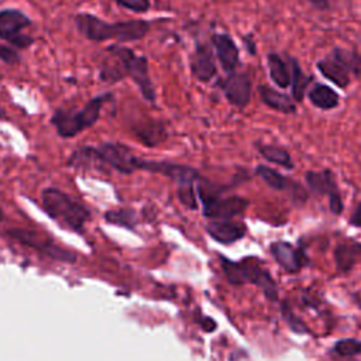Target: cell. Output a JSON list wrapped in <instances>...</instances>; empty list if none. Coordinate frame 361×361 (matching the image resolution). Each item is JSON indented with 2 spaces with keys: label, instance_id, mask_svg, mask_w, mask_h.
<instances>
[{
  "label": "cell",
  "instance_id": "cell-1",
  "mask_svg": "<svg viewBox=\"0 0 361 361\" xmlns=\"http://www.w3.org/2000/svg\"><path fill=\"white\" fill-rule=\"evenodd\" d=\"M75 25L80 35L93 42L114 39L118 42H131L144 38L151 24L145 20H127L117 23H107L92 13H78L75 16Z\"/></svg>",
  "mask_w": 361,
  "mask_h": 361
},
{
  "label": "cell",
  "instance_id": "cell-2",
  "mask_svg": "<svg viewBox=\"0 0 361 361\" xmlns=\"http://www.w3.org/2000/svg\"><path fill=\"white\" fill-rule=\"evenodd\" d=\"M113 99V93H103L90 99L79 110L56 109L51 117V123L61 137L72 138L86 128L94 126V123L100 118L103 106Z\"/></svg>",
  "mask_w": 361,
  "mask_h": 361
},
{
  "label": "cell",
  "instance_id": "cell-3",
  "mask_svg": "<svg viewBox=\"0 0 361 361\" xmlns=\"http://www.w3.org/2000/svg\"><path fill=\"white\" fill-rule=\"evenodd\" d=\"M41 203L52 220L75 233H82L90 219V212L82 203L56 188H45L41 193Z\"/></svg>",
  "mask_w": 361,
  "mask_h": 361
},
{
  "label": "cell",
  "instance_id": "cell-4",
  "mask_svg": "<svg viewBox=\"0 0 361 361\" xmlns=\"http://www.w3.org/2000/svg\"><path fill=\"white\" fill-rule=\"evenodd\" d=\"M223 271L233 285H245L254 283L262 288L264 293L275 300L278 296L276 285L272 281L271 275L267 269H264L257 258H244L241 261H230L227 258H221Z\"/></svg>",
  "mask_w": 361,
  "mask_h": 361
},
{
  "label": "cell",
  "instance_id": "cell-5",
  "mask_svg": "<svg viewBox=\"0 0 361 361\" xmlns=\"http://www.w3.org/2000/svg\"><path fill=\"white\" fill-rule=\"evenodd\" d=\"M316 68L326 79L341 89L351 83V75L361 76L360 56L343 48H334L330 55L317 62Z\"/></svg>",
  "mask_w": 361,
  "mask_h": 361
},
{
  "label": "cell",
  "instance_id": "cell-6",
  "mask_svg": "<svg viewBox=\"0 0 361 361\" xmlns=\"http://www.w3.org/2000/svg\"><path fill=\"white\" fill-rule=\"evenodd\" d=\"M114 51L118 54L123 62V69L126 78H131L133 82L138 86L142 97L151 103L155 102L157 93L154 83L148 71V59L144 55H137L131 48L123 45H113Z\"/></svg>",
  "mask_w": 361,
  "mask_h": 361
},
{
  "label": "cell",
  "instance_id": "cell-7",
  "mask_svg": "<svg viewBox=\"0 0 361 361\" xmlns=\"http://www.w3.org/2000/svg\"><path fill=\"white\" fill-rule=\"evenodd\" d=\"M31 18L18 8L0 10V39L14 48L27 49L32 45L34 38L24 34V30L31 27Z\"/></svg>",
  "mask_w": 361,
  "mask_h": 361
},
{
  "label": "cell",
  "instance_id": "cell-8",
  "mask_svg": "<svg viewBox=\"0 0 361 361\" xmlns=\"http://www.w3.org/2000/svg\"><path fill=\"white\" fill-rule=\"evenodd\" d=\"M102 165H109L120 173H133L141 169L142 159L135 157L133 151L118 142H103L94 147Z\"/></svg>",
  "mask_w": 361,
  "mask_h": 361
},
{
  "label": "cell",
  "instance_id": "cell-9",
  "mask_svg": "<svg viewBox=\"0 0 361 361\" xmlns=\"http://www.w3.org/2000/svg\"><path fill=\"white\" fill-rule=\"evenodd\" d=\"M7 235H10L11 238L20 241L24 245H28L31 248H34L35 251L45 254L54 259L62 261V262H75L76 261V255L65 248H62L61 245L55 244L52 238L47 237V235H41L37 231H31V230H24V228H13L7 231Z\"/></svg>",
  "mask_w": 361,
  "mask_h": 361
},
{
  "label": "cell",
  "instance_id": "cell-10",
  "mask_svg": "<svg viewBox=\"0 0 361 361\" xmlns=\"http://www.w3.org/2000/svg\"><path fill=\"white\" fill-rule=\"evenodd\" d=\"M199 193V192H197ZM203 202V214L210 220H227L241 214L248 206V200L240 196L216 197L199 193Z\"/></svg>",
  "mask_w": 361,
  "mask_h": 361
},
{
  "label": "cell",
  "instance_id": "cell-11",
  "mask_svg": "<svg viewBox=\"0 0 361 361\" xmlns=\"http://www.w3.org/2000/svg\"><path fill=\"white\" fill-rule=\"evenodd\" d=\"M217 85L230 104L238 109H244L248 106L251 100L252 83L247 73L231 72L226 79L220 80Z\"/></svg>",
  "mask_w": 361,
  "mask_h": 361
},
{
  "label": "cell",
  "instance_id": "cell-12",
  "mask_svg": "<svg viewBox=\"0 0 361 361\" xmlns=\"http://www.w3.org/2000/svg\"><path fill=\"white\" fill-rule=\"evenodd\" d=\"M190 71L199 82H204V83L210 82L216 76L217 68H216L213 52L209 45L206 44L196 45L190 56Z\"/></svg>",
  "mask_w": 361,
  "mask_h": 361
},
{
  "label": "cell",
  "instance_id": "cell-13",
  "mask_svg": "<svg viewBox=\"0 0 361 361\" xmlns=\"http://www.w3.org/2000/svg\"><path fill=\"white\" fill-rule=\"evenodd\" d=\"M306 182L312 190L320 195H327L330 199V207L334 213H340L341 200L337 192L336 183L333 182V176L329 171L324 172H307Z\"/></svg>",
  "mask_w": 361,
  "mask_h": 361
},
{
  "label": "cell",
  "instance_id": "cell-14",
  "mask_svg": "<svg viewBox=\"0 0 361 361\" xmlns=\"http://www.w3.org/2000/svg\"><path fill=\"white\" fill-rule=\"evenodd\" d=\"M212 42L221 68L231 73L240 62V52L234 39L228 34H214L212 37Z\"/></svg>",
  "mask_w": 361,
  "mask_h": 361
},
{
  "label": "cell",
  "instance_id": "cell-15",
  "mask_svg": "<svg viewBox=\"0 0 361 361\" xmlns=\"http://www.w3.org/2000/svg\"><path fill=\"white\" fill-rule=\"evenodd\" d=\"M207 233L213 240L221 244H228L240 240L245 233V227L241 223L233 221L231 219L212 220L207 224Z\"/></svg>",
  "mask_w": 361,
  "mask_h": 361
},
{
  "label": "cell",
  "instance_id": "cell-16",
  "mask_svg": "<svg viewBox=\"0 0 361 361\" xmlns=\"http://www.w3.org/2000/svg\"><path fill=\"white\" fill-rule=\"evenodd\" d=\"M271 254L275 261L288 272H298L302 268V255L292 244L278 241L271 244Z\"/></svg>",
  "mask_w": 361,
  "mask_h": 361
},
{
  "label": "cell",
  "instance_id": "cell-17",
  "mask_svg": "<svg viewBox=\"0 0 361 361\" xmlns=\"http://www.w3.org/2000/svg\"><path fill=\"white\" fill-rule=\"evenodd\" d=\"M258 93L261 100L271 109L282 111L285 114H292L296 111V104L293 102V99L282 92H278L269 86H258Z\"/></svg>",
  "mask_w": 361,
  "mask_h": 361
},
{
  "label": "cell",
  "instance_id": "cell-18",
  "mask_svg": "<svg viewBox=\"0 0 361 361\" xmlns=\"http://www.w3.org/2000/svg\"><path fill=\"white\" fill-rule=\"evenodd\" d=\"M309 100L313 106L322 110H331L336 109L340 104V96L333 87L323 85V83H316L310 90H309Z\"/></svg>",
  "mask_w": 361,
  "mask_h": 361
},
{
  "label": "cell",
  "instance_id": "cell-19",
  "mask_svg": "<svg viewBox=\"0 0 361 361\" xmlns=\"http://www.w3.org/2000/svg\"><path fill=\"white\" fill-rule=\"evenodd\" d=\"M134 134L142 144H145L148 147H154L166 138L165 127L159 121H155V120H149V121L137 124L134 127Z\"/></svg>",
  "mask_w": 361,
  "mask_h": 361
},
{
  "label": "cell",
  "instance_id": "cell-20",
  "mask_svg": "<svg viewBox=\"0 0 361 361\" xmlns=\"http://www.w3.org/2000/svg\"><path fill=\"white\" fill-rule=\"evenodd\" d=\"M267 65L272 82L278 87L286 89L290 85V71L288 62L283 61L278 54L271 52L267 56Z\"/></svg>",
  "mask_w": 361,
  "mask_h": 361
},
{
  "label": "cell",
  "instance_id": "cell-21",
  "mask_svg": "<svg viewBox=\"0 0 361 361\" xmlns=\"http://www.w3.org/2000/svg\"><path fill=\"white\" fill-rule=\"evenodd\" d=\"M289 61V68L292 69L290 73V85H292V97L295 102H302L305 97V92L309 86V83L312 82V78H309L307 75L303 73V71L300 69V65L298 63V61L292 56L288 58Z\"/></svg>",
  "mask_w": 361,
  "mask_h": 361
},
{
  "label": "cell",
  "instance_id": "cell-22",
  "mask_svg": "<svg viewBox=\"0 0 361 361\" xmlns=\"http://www.w3.org/2000/svg\"><path fill=\"white\" fill-rule=\"evenodd\" d=\"M258 151L261 152V155L274 164L282 165L285 168H292V159L290 155L286 149L281 148V147H275V145H258Z\"/></svg>",
  "mask_w": 361,
  "mask_h": 361
},
{
  "label": "cell",
  "instance_id": "cell-23",
  "mask_svg": "<svg viewBox=\"0 0 361 361\" xmlns=\"http://www.w3.org/2000/svg\"><path fill=\"white\" fill-rule=\"evenodd\" d=\"M257 175L272 189L276 190H286L289 188V180L281 175L279 172H276L275 169L265 166V165H259L257 168Z\"/></svg>",
  "mask_w": 361,
  "mask_h": 361
},
{
  "label": "cell",
  "instance_id": "cell-24",
  "mask_svg": "<svg viewBox=\"0 0 361 361\" xmlns=\"http://www.w3.org/2000/svg\"><path fill=\"white\" fill-rule=\"evenodd\" d=\"M106 221L111 223V224H117V226H123V227H130L133 228L134 223H135V216L134 212L127 210V209H118V210H110L104 214Z\"/></svg>",
  "mask_w": 361,
  "mask_h": 361
},
{
  "label": "cell",
  "instance_id": "cell-25",
  "mask_svg": "<svg viewBox=\"0 0 361 361\" xmlns=\"http://www.w3.org/2000/svg\"><path fill=\"white\" fill-rule=\"evenodd\" d=\"M178 196L180 202L190 207L196 209V189H195V182H185L178 185Z\"/></svg>",
  "mask_w": 361,
  "mask_h": 361
},
{
  "label": "cell",
  "instance_id": "cell-26",
  "mask_svg": "<svg viewBox=\"0 0 361 361\" xmlns=\"http://www.w3.org/2000/svg\"><path fill=\"white\" fill-rule=\"evenodd\" d=\"M334 351L341 357H354L357 354H361V341L353 338L340 340L334 345Z\"/></svg>",
  "mask_w": 361,
  "mask_h": 361
},
{
  "label": "cell",
  "instance_id": "cell-27",
  "mask_svg": "<svg viewBox=\"0 0 361 361\" xmlns=\"http://www.w3.org/2000/svg\"><path fill=\"white\" fill-rule=\"evenodd\" d=\"M118 6L134 13H147L151 7V0H114Z\"/></svg>",
  "mask_w": 361,
  "mask_h": 361
},
{
  "label": "cell",
  "instance_id": "cell-28",
  "mask_svg": "<svg viewBox=\"0 0 361 361\" xmlns=\"http://www.w3.org/2000/svg\"><path fill=\"white\" fill-rule=\"evenodd\" d=\"M0 61L7 65H17L21 61L20 54L14 49V47L0 45Z\"/></svg>",
  "mask_w": 361,
  "mask_h": 361
},
{
  "label": "cell",
  "instance_id": "cell-29",
  "mask_svg": "<svg viewBox=\"0 0 361 361\" xmlns=\"http://www.w3.org/2000/svg\"><path fill=\"white\" fill-rule=\"evenodd\" d=\"M353 252L347 248V247H340L336 252V259H337V264L341 269H348L353 264Z\"/></svg>",
  "mask_w": 361,
  "mask_h": 361
},
{
  "label": "cell",
  "instance_id": "cell-30",
  "mask_svg": "<svg viewBox=\"0 0 361 361\" xmlns=\"http://www.w3.org/2000/svg\"><path fill=\"white\" fill-rule=\"evenodd\" d=\"M317 10H329L330 8V0H306Z\"/></svg>",
  "mask_w": 361,
  "mask_h": 361
},
{
  "label": "cell",
  "instance_id": "cell-31",
  "mask_svg": "<svg viewBox=\"0 0 361 361\" xmlns=\"http://www.w3.org/2000/svg\"><path fill=\"white\" fill-rule=\"evenodd\" d=\"M353 224L361 227V203L357 206L355 212H354V216H353Z\"/></svg>",
  "mask_w": 361,
  "mask_h": 361
},
{
  "label": "cell",
  "instance_id": "cell-32",
  "mask_svg": "<svg viewBox=\"0 0 361 361\" xmlns=\"http://www.w3.org/2000/svg\"><path fill=\"white\" fill-rule=\"evenodd\" d=\"M3 118H6V110H4L3 106L0 104V120H3Z\"/></svg>",
  "mask_w": 361,
  "mask_h": 361
},
{
  "label": "cell",
  "instance_id": "cell-33",
  "mask_svg": "<svg viewBox=\"0 0 361 361\" xmlns=\"http://www.w3.org/2000/svg\"><path fill=\"white\" fill-rule=\"evenodd\" d=\"M360 61H361V55H360Z\"/></svg>",
  "mask_w": 361,
  "mask_h": 361
}]
</instances>
